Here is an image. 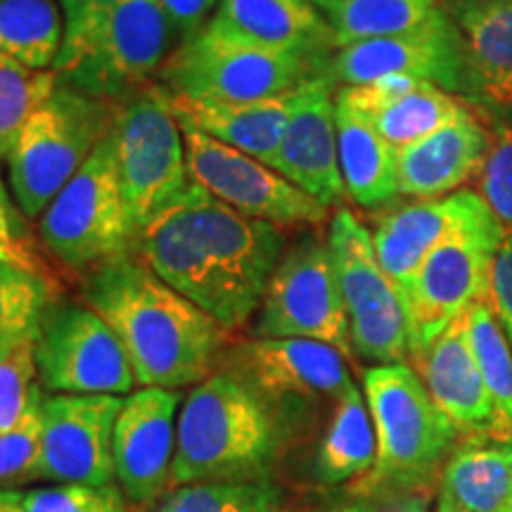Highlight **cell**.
<instances>
[{"instance_id":"f1b7e54d","label":"cell","mask_w":512,"mask_h":512,"mask_svg":"<svg viewBox=\"0 0 512 512\" xmlns=\"http://www.w3.org/2000/svg\"><path fill=\"white\" fill-rule=\"evenodd\" d=\"M467 339L494 406L489 444L512 448V347L489 302L467 311Z\"/></svg>"},{"instance_id":"4316f807","label":"cell","mask_w":512,"mask_h":512,"mask_svg":"<svg viewBox=\"0 0 512 512\" xmlns=\"http://www.w3.org/2000/svg\"><path fill=\"white\" fill-rule=\"evenodd\" d=\"M377 439L366 396L351 387L337 403L320 434L311 460V475L323 486H339L368 477L375 467Z\"/></svg>"},{"instance_id":"ba28073f","label":"cell","mask_w":512,"mask_h":512,"mask_svg":"<svg viewBox=\"0 0 512 512\" xmlns=\"http://www.w3.org/2000/svg\"><path fill=\"white\" fill-rule=\"evenodd\" d=\"M325 76V62L233 41L204 27L178 46L159 72L174 98L254 102L287 95Z\"/></svg>"},{"instance_id":"cb8c5ba5","label":"cell","mask_w":512,"mask_h":512,"mask_svg":"<svg viewBox=\"0 0 512 512\" xmlns=\"http://www.w3.org/2000/svg\"><path fill=\"white\" fill-rule=\"evenodd\" d=\"M491 145V128L467 110L432 136L396 150L399 195L437 200L475 181Z\"/></svg>"},{"instance_id":"7c38bea8","label":"cell","mask_w":512,"mask_h":512,"mask_svg":"<svg viewBox=\"0 0 512 512\" xmlns=\"http://www.w3.org/2000/svg\"><path fill=\"white\" fill-rule=\"evenodd\" d=\"M112 133L121 190L140 235L192 185L183 128L171 110V95L159 83L145 88L117 107Z\"/></svg>"},{"instance_id":"816d5d0a","label":"cell","mask_w":512,"mask_h":512,"mask_svg":"<svg viewBox=\"0 0 512 512\" xmlns=\"http://www.w3.org/2000/svg\"><path fill=\"white\" fill-rule=\"evenodd\" d=\"M505 512H512V501H510V505H508V510H505Z\"/></svg>"},{"instance_id":"60d3db41","label":"cell","mask_w":512,"mask_h":512,"mask_svg":"<svg viewBox=\"0 0 512 512\" xmlns=\"http://www.w3.org/2000/svg\"><path fill=\"white\" fill-rule=\"evenodd\" d=\"M60 3L62 22H64V38L62 50L57 57L55 69L64 67L81 53L83 46L91 41L95 31L110 19V15L126 0H57Z\"/></svg>"},{"instance_id":"b9f144b4","label":"cell","mask_w":512,"mask_h":512,"mask_svg":"<svg viewBox=\"0 0 512 512\" xmlns=\"http://www.w3.org/2000/svg\"><path fill=\"white\" fill-rule=\"evenodd\" d=\"M422 81L413 79V76H380L368 83H358V86H342L337 88V102L339 105L349 107L363 117L373 119L375 114H380L392 107L394 102L406 98L413 88H418Z\"/></svg>"},{"instance_id":"5b68a950","label":"cell","mask_w":512,"mask_h":512,"mask_svg":"<svg viewBox=\"0 0 512 512\" xmlns=\"http://www.w3.org/2000/svg\"><path fill=\"white\" fill-rule=\"evenodd\" d=\"M114 119L117 107L57 83L55 93L29 119L5 159L10 195L24 219H41L57 192L110 136Z\"/></svg>"},{"instance_id":"52a82bcc","label":"cell","mask_w":512,"mask_h":512,"mask_svg":"<svg viewBox=\"0 0 512 512\" xmlns=\"http://www.w3.org/2000/svg\"><path fill=\"white\" fill-rule=\"evenodd\" d=\"M266 406L290 441L318 403H337L354 387L349 361L311 339H240L223 351L219 368Z\"/></svg>"},{"instance_id":"d590c367","label":"cell","mask_w":512,"mask_h":512,"mask_svg":"<svg viewBox=\"0 0 512 512\" xmlns=\"http://www.w3.org/2000/svg\"><path fill=\"white\" fill-rule=\"evenodd\" d=\"M46 399L36 370V337L0 347V432L41 411Z\"/></svg>"},{"instance_id":"5bb4252c","label":"cell","mask_w":512,"mask_h":512,"mask_svg":"<svg viewBox=\"0 0 512 512\" xmlns=\"http://www.w3.org/2000/svg\"><path fill=\"white\" fill-rule=\"evenodd\" d=\"M181 128L190 181L221 204L247 219L273 223L283 230H309L330 223L332 209L292 185L273 166L204 136L195 128Z\"/></svg>"},{"instance_id":"681fc988","label":"cell","mask_w":512,"mask_h":512,"mask_svg":"<svg viewBox=\"0 0 512 512\" xmlns=\"http://www.w3.org/2000/svg\"><path fill=\"white\" fill-rule=\"evenodd\" d=\"M306 3H311V5H313V8H318L320 12H323V15H325V17H328V15H330V12H332V10H335V5L339 3V0H306Z\"/></svg>"},{"instance_id":"bcb514c9","label":"cell","mask_w":512,"mask_h":512,"mask_svg":"<svg viewBox=\"0 0 512 512\" xmlns=\"http://www.w3.org/2000/svg\"><path fill=\"white\" fill-rule=\"evenodd\" d=\"M384 512H430V494L427 489L411 491Z\"/></svg>"},{"instance_id":"7a4b0ae2","label":"cell","mask_w":512,"mask_h":512,"mask_svg":"<svg viewBox=\"0 0 512 512\" xmlns=\"http://www.w3.org/2000/svg\"><path fill=\"white\" fill-rule=\"evenodd\" d=\"M79 280L81 302L117 335L138 387L178 392L216 373L233 335L166 285L136 252Z\"/></svg>"},{"instance_id":"3957f363","label":"cell","mask_w":512,"mask_h":512,"mask_svg":"<svg viewBox=\"0 0 512 512\" xmlns=\"http://www.w3.org/2000/svg\"><path fill=\"white\" fill-rule=\"evenodd\" d=\"M285 444L264 403L235 377L216 370L190 389L178 411L169 489L271 479Z\"/></svg>"},{"instance_id":"ac0fdd59","label":"cell","mask_w":512,"mask_h":512,"mask_svg":"<svg viewBox=\"0 0 512 512\" xmlns=\"http://www.w3.org/2000/svg\"><path fill=\"white\" fill-rule=\"evenodd\" d=\"M181 394L140 387L128 394L114 422V479L126 503L152 508L171 484Z\"/></svg>"},{"instance_id":"ab89813d","label":"cell","mask_w":512,"mask_h":512,"mask_svg":"<svg viewBox=\"0 0 512 512\" xmlns=\"http://www.w3.org/2000/svg\"><path fill=\"white\" fill-rule=\"evenodd\" d=\"M0 259L48 275V278H60L55 261L50 259L41 240H36L27 228L22 211L15 204L5 202H0Z\"/></svg>"},{"instance_id":"4dcf8cb0","label":"cell","mask_w":512,"mask_h":512,"mask_svg":"<svg viewBox=\"0 0 512 512\" xmlns=\"http://www.w3.org/2000/svg\"><path fill=\"white\" fill-rule=\"evenodd\" d=\"M439 8L441 0H339L328 22L344 48L418 29Z\"/></svg>"},{"instance_id":"e0dca14e","label":"cell","mask_w":512,"mask_h":512,"mask_svg":"<svg viewBox=\"0 0 512 512\" xmlns=\"http://www.w3.org/2000/svg\"><path fill=\"white\" fill-rule=\"evenodd\" d=\"M121 406V396L46 394L36 479L48 484H117L112 434Z\"/></svg>"},{"instance_id":"836d02e7","label":"cell","mask_w":512,"mask_h":512,"mask_svg":"<svg viewBox=\"0 0 512 512\" xmlns=\"http://www.w3.org/2000/svg\"><path fill=\"white\" fill-rule=\"evenodd\" d=\"M152 512H290L273 479L252 482H200L174 486L152 505Z\"/></svg>"},{"instance_id":"8d00e7d4","label":"cell","mask_w":512,"mask_h":512,"mask_svg":"<svg viewBox=\"0 0 512 512\" xmlns=\"http://www.w3.org/2000/svg\"><path fill=\"white\" fill-rule=\"evenodd\" d=\"M475 192L494 214L503 235H512V124L491 128V145L475 178Z\"/></svg>"},{"instance_id":"d4e9b609","label":"cell","mask_w":512,"mask_h":512,"mask_svg":"<svg viewBox=\"0 0 512 512\" xmlns=\"http://www.w3.org/2000/svg\"><path fill=\"white\" fill-rule=\"evenodd\" d=\"M297 91L254 102L190 100L171 95V110L181 126L195 128L204 136L273 166Z\"/></svg>"},{"instance_id":"f907efd6","label":"cell","mask_w":512,"mask_h":512,"mask_svg":"<svg viewBox=\"0 0 512 512\" xmlns=\"http://www.w3.org/2000/svg\"><path fill=\"white\" fill-rule=\"evenodd\" d=\"M0 202H5V204H15V200H12V195L8 192V188H5L3 176H0Z\"/></svg>"},{"instance_id":"30bf717a","label":"cell","mask_w":512,"mask_h":512,"mask_svg":"<svg viewBox=\"0 0 512 512\" xmlns=\"http://www.w3.org/2000/svg\"><path fill=\"white\" fill-rule=\"evenodd\" d=\"M178 46L181 38L159 0H126L81 53L55 72L74 91L121 107L155 86Z\"/></svg>"},{"instance_id":"484cf974","label":"cell","mask_w":512,"mask_h":512,"mask_svg":"<svg viewBox=\"0 0 512 512\" xmlns=\"http://www.w3.org/2000/svg\"><path fill=\"white\" fill-rule=\"evenodd\" d=\"M337 143L349 200L368 211L392 207L401 197L396 150L377 133L373 121L337 102Z\"/></svg>"},{"instance_id":"f546056e","label":"cell","mask_w":512,"mask_h":512,"mask_svg":"<svg viewBox=\"0 0 512 512\" xmlns=\"http://www.w3.org/2000/svg\"><path fill=\"white\" fill-rule=\"evenodd\" d=\"M64 22L57 0H0V55L55 69Z\"/></svg>"},{"instance_id":"1f68e13d","label":"cell","mask_w":512,"mask_h":512,"mask_svg":"<svg viewBox=\"0 0 512 512\" xmlns=\"http://www.w3.org/2000/svg\"><path fill=\"white\" fill-rule=\"evenodd\" d=\"M467 110L470 105L463 98L434 86V83L422 81L406 98L375 114L370 121L394 150H401V147L432 136L434 131L463 117Z\"/></svg>"},{"instance_id":"2e32d148","label":"cell","mask_w":512,"mask_h":512,"mask_svg":"<svg viewBox=\"0 0 512 512\" xmlns=\"http://www.w3.org/2000/svg\"><path fill=\"white\" fill-rule=\"evenodd\" d=\"M392 74L434 83L463 98L465 57L458 31L444 8L434 12L418 29L351 43L335 50L325 62V76L335 88L358 86Z\"/></svg>"},{"instance_id":"83f0119b","label":"cell","mask_w":512,"mask_h":512,"mask_svg":"<svg viewBox=\"0 0 512 512\" xmlns=\"http://www.w3.org/2000/svg\"><path fill=\"white\" fill-rule=\"evenodd\" d=\"M467 512H505L512 501V448L463 441L441 467V491Z\"/></svg>"},{"instance_id":"d6986e66","label":"cell","mask_w":512,"mask_h":512,"mask_svg":"<svg viewBox=\"0 0 512 512\" xmlns=\"http://www.w3.org/2000/svg\"><path fill=\"white\" fill-rule=\"evenodd\" d=\"M494 226L498 221L482 197L475 190H458L437 200L392 204L380 211L370 233L384 273L399 287L406 302L415 273L434 249L456 235Z\"/></svg>"},{"instance_id":"9a60e30c","label":"cell","mask_w":512,"mask_h":512,"mask_svg":"<svg viewBox=\"0 0 512 512\" xmlns=\"http://www.w3.org/2000/svg\"><path fill=\"white\" fill-rule=\"evenodd\" d=\"M503 238L501 226L472 230L427 256L406 292L411 358L430 347L453 320L489 299L491 264Z\"/></svg>"},{"instance_id":"f35d334b","label":"cell","mask_w":512,"mask_h":512,"mask_svg":"<svg viewBox=\"0 0 512 512\" xmlns=\"http://www.w3.org/2000/svg\"><path fill=\"white\" fill-rule=\"evenodd\" d=\"M41 463V411L10 432H0V489L34 482Z\"/></svg>"},{"instance_id":"603a6c76","label":"cell","mask_w":512,"mask_h":512,"mask_svg":"<svg viewBox=\"0 0 512 512\" xmlns=\"http://www.w3.org/2000/svg\"><path fill=\"white\" fill-rule=\"evenodd\" d=\"M207 29L275 53L328 62L339 50L328 17L306 0H221Z\"/></svg>"},{"instance_id":"277c9868","label":"cell","mask_w":512,"mask_h":512,"mask_svg":"<svg viewBox=\"0 0 512 512\" xmlns=\"http://www.w3.org/2000/svg\"><path fill=\"white\" fill-rule=\"evenodd\" d=\"M363 396L373 418L377 458L366 486L377 491L427 489L456 448L458 432L408 363L370 366Z\"/></svg>"},{"instance_id":"f6af8a7d","label":"cell","mask_w":512,"mask_h":512,"mask_svg":"<svg viewBox=\"0 0 512 512\" xmlns=\"http://www.w3.org/2000/svg\"><path fill=\"white\" fill-rule=\"evenodd\" d=\"M297 512H384V508L380 503H375L373 498H349V501L316 505V508H306Z\"/></svg>"},{"instance_id":"4fadbf2b","label":"cell","mask_w":512,"mask_h":512,"mask_svg":"<svg viewBox=\"0 0 512 512\" xmlns=\"http://www.w3.org/2000/svg\"><path fill=\"white\" fill-rule=\"evenodd\" d=\"M36 370L46 394L128 396L138 387L110 325L91 306L64 297L38 325Z\"/></svg>"},{"instance_id":"7402d4cb","label":"cell","mask_w":512,"mask_h":512,"mask_svg":"<svg viewBox=\"0 0 512 512\" xmlns=\"http://www.w3.org/2000/svg\"><path fill=\"white\" fill-rule=\"evenodd\" d=\"M411 361L439 411L456 427L458 437L489 444L494 406L467 339V313L453 320L430 347Z\"/></svg>"},{"instance_id":"6da1fadb","label":"cell","mask_w":512,"mask_h":512,"mask_svg":"<svg viewBox=\"0 0 512 512\" xmlns=\"http://www.w3.org/2000/svg\"><path fill=\"white\" fill-rule=\"evenodd\" d=\"M287 245V230L247 219L192 183L138 235L133 252L235 335L252 325Z\"/></svg>"},{"instance_id":"e575fe53","label":"cell","mask_w":512,"mask_h":512,"mask_svg":"<svg viewBox=\"0 0 512 512\" xmlns=\"http://www.w3.org/2000/svg\"><path fill=\"white\" fill-rule=\"evenodd\" d=\"M55 69H36L0 55V162L10 157L19 133L55 93Z\"/></svg>"},{"instance_id":"74e56055","label":"cell","mask_w":512,"mask_h":512,"mask_svg":"<svg viewBox=\"0 0 512 512\" xmlns=\"http://www.w3.org/2000/svg\"><path fill=\"white\" fill-rule=\"evenodd\" d=\"M27 512H128L117 484H48L22 491Z\"/></svg>"},{"instance_id":"8992f818","label":"cell","mask_w":512,"mask_h":512,"mask_svg":"<svg viewBox=\"0 0 512 512\" xmlns=\"http://www.w3.org/2000/svg\"><path fill=\"white\" fill-rule=\"evenodd\" d=\"M36 228L55 266L79 278L136 249L138 235L121 190L112 131L57 192Z\"/></svg>"},{"instance_id":"7dc6e473","label":"cell","mask_w":512,"mask_h":512,"mask_svg":"<svg viewBox=\"0 0 512 512\" xmlns=\"http://www.w3.org/2000/svg\"><path fill=\"white\" fill-rule=\"evenodd\" d=\"M0 512H27L22 503V491L0 489Z\"/></svg>"},{"instance_id":"ffe728a7","label":"cell","mask_w":512,"mask_h":512,"mask_svg":"<svg viewBox=\"0 0 512 512\" xmlns=\"http://www.w3.org/2000/svg\"><path fill=\"white\" fill-rule=\"evenodd\" d=\"M337 88L328 76L306 81L294 95L290 121L273 169L325 207L347 200L337 143Z\"/></svg>"},{"instance_id":"7bdbcfd3","label":"cell","mask_w":512,"mask_h":512,"mask_svg":"<svg viewBox=\"0 0 512 512\" xmlns=\"http://www.w3.org/2000/svg\"><path fill=\"white\" fill-rule=\"evenodd\" d=\"M486 302L496 313L498 323H501L512 347V235H505L494 256L489 278V299Z\"/></svg>"},{"instance_id":"c3c4849f","label":"cell","mask_w":512,"mask_h":512,"mask_svg":"<svg viewBox=\"0 0 512 512\" xmlns=\"http://www.w3.org/2000/svg\"><path fill=\"white\" fill-rule=\"evenodd\" d=\"M434 512H467V510L458 508V505L453 503L451 498H446L444 494H439V498H437V505H434Z\"/></svg>"},{"instance_id":"d6a6232c","label":"cell","mask_w":512,"mask_h":512,"mask_svg":"<svg viewBox=\"0 0 512 512\" xmlns=\"http://www.w3.org/2000/svg\"><path fill=\"white\" fill-rule=\"evenodd\" d=\"M60 297V278L0 259V347L36 337L43 313Z\"/></svg>"},{"instance_id":"44dd1931","label":"cell","mask_w":512,"mask_h":512,"mask_svg":"<svg viewBox=\"0 0 512 512\" xmlns=\"http://www.w3.org/2000/svg\"><path fill=\"white\" fill-rule=\"evenodd\" d=\"M465 57L467 105L512 124V0H441Z\"/></svg>"},{"instance_id":"9c48e42d","label":"cell","mask_w":512,"mask_h":512,"mask_svg":"<svg viewBox=\"0 0 512 512\" xmlns=\"http://www.w3.org/2000/svg\"><path fill=\"white\" fill-rule=\"evenodd\" d=\"M325 242L347 309L354 356L373 366L406 363L411 358L406 302L377 259L370 228L351 209L337 207Z\"/></svg>"},{"instance_id":"ee69618b","label":"cell","mask_w":512,"mask_h":512,"mask_svg":"<svg viewBox=\"0 0 512 512\" xmlns=\"http://www.w3.org/2000/svg\"><path fill=\"white\" fill-rule=\"evenodd\" d=\"M159 3L174 24L181 43H185L207 27L221 0H159Z\"/></svg>"},{"instance_id":"8fae6325","label":"cell","mask_w":512,"mask_h":512,"mask_svg":"<svg viewBox=\"0 0 512 512\" xmlns=\"http://www.w3.org/2000/svg\"><path fill=\"white\" fill-rule=\"evenodd\" d=\"M256 339H311L354 361L349 318L318 228L302 230L287 245L252 320Z\"/></svg>"}]
</instances>
